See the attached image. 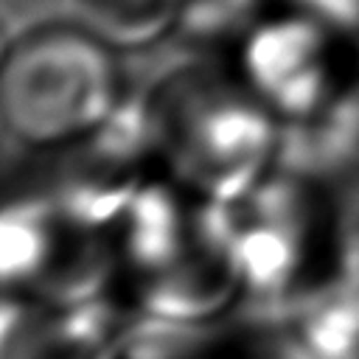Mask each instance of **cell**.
<instances>
[{
    "label": "cell",
    "mask_w": 359,
    "mask_h": 359,
    "mask_svg": "<svg viewBox=\"0 0 359 359\" xmlns=\"http://www.w3.org/2000/svg\"><path fill=\"white\" fill-rule=\"evenodd\" d=\"M154 157L168 177L208 202H241L275 165L278 115L244 84L196 59L143 95Z\"/></svg>",
    "instance_id": "6da1fadb"
},
{
    "label": "cell",
    "mask_w": 359,
    "mask_h": 359,
    "mask_svg": "<svg viewBox=\"0 0 359 359\" xmlns=\"http://www.w3.org/2000/svg\"><path fill=\"white\" fill-rule=\"evenodd\" d=\"M123 98L118 48L81 20H36L6 42L0 112L25 151H53L87 137Z\"/></svg>",
    "instance_id": "7a4b0ae2"
},
{
    "label": "cell",
    "mask_w": 359,
    "mask_h": 359,
    "mask_svg": "<svg viewBox=\"0 0 359 359\" xmlns=\"http://www.w3.org/2000/svg\"><path fill=\"white\" fill-rule=\"evenodd\" d=\"M331 39L334 31L300 8L266 17L238 45L241 79L278 121H311L337 98Z\"/></svg>",
    "instance_id": "3957f363"
},
{
    "label": "cell",
    "mask_w": 359,
    "mask_h": 359,
    "mask_svg": "<svg viewBox=\"0 0 359 359\" xmlns=\"http://www.w3.org/2000/svg\"><path fill=\"white\" fill-rule=\"evenodd\" d=\"M196 205H185L174 182H143L121 219V264L146 278L171 264L191 241Z\"/></svg>",
    "instance_id": "277c9868"
},
{
    "label": "cell",
    "mask_w": 359,
    "mask_h": 359,
    "mask_svg": "<svg viewBox=\"0 0 359 359\" xmlns=\"http://www.w3.org/2000/svg\"><path fill=\"white\" fill-rule=\"evenodd\" d=\"M121 264V250L98 227H79L62 219L56 244L36 280L22 292L48 309H67L107 294Z\"/></svg>",
    "instance_id": "5b68a950"
},
{
    "label": "cell",
    "mask_w": 359,
    "mask_h": 359,
    "mask_svg": "<svg viewBox=\"0 0 359 359\" xmlns=\"http://www.w3.org/2000/svg\"><path fill=\"white\" fill-rule=\"evenodd\" d=\"M292 325L320 359H359V278L320 286L294 309Z\"/></svg>",
    "instance_id": "8992f818"
},
{
    "label": "cell",
    "mask_w": 359,
    "mask_h": 359,
    "mask_svg": "<svg viewBox=\"0 0 359 359\" xmlns=\"http://www.w3.org/2000/svg\"><path fill=\"white\" fill-rule=\"evenodd\" d=\"M185 0H70L76 20L112 48H143L174 34Z\"/></svg>",
    "instance_id": "52a82bcc"
},
{
    "label": "cell",
    "mask_w": 359,
    "mask_h": 359,
    "mask_svg": "<svg viewBox=\"0 0 359 359\" xmlns=\"http://www.w3.org/2000/svg\"><path fill=\"white\" fill-rule=\"evenodd\" d=\"M222 328L210 323H188L137 311L115 348V359H213Z\"/></svg>",
    "instance_id": "ba28073f"
},
{
    "label": "cell",
    "mask_w": 359,
    "mask_h": 359,
    "mask_svg": "<svg viewBox=\"0 0 359 359\" xmlns=\"http://www.w3.org/2000/svg\"><path fill=\"white\" fill-rule=\"evenodd\" d=\"M264 0H185L174 25L177 42L194 50H213L238 42L264 20Z\"/></svg>",
    "instance_id": "9c48e42d"
},
{
    "label": "cell",
    "mask_w": 359,
    "mask_h": 359,
    "mask_svg": "<svg viewBox=\"0 0 359 359\" xmlns=\"http://www.w3.org/2000/svg\"><path fill=\"white\" fill-rule=\"evenodd\" d=\"M238 359H320L294 331L292 323L244 311L233 331Z\"/></svg>",
    "instance_id": "30bf717a"
},
{
    "label": "cell",
    "mask_w": 359,
    "mask_h": 359,
    "mask_svg": "<svg viewBox=\"0 0 359 359\" xmlns=\"http://www.w3.org/2000/svg\"><path fill=\"white\" fill-rule=\"evenodd\" d=\"M53 309L28 294L6 292L3 303V359H39Z\"/></svg>",
    "instance_id": "8fae6325"
},
{
    "label": "cell",
    "mask_w": 359,
    "mask_h": 359,
    "mask_svg": "<svg viewBox=\"0 0 359 359\" xmlns=\"http://www.w3.org/2000/svg\"><path fill=\"white\" fill-rule=\"evenodd\" d=\"M323 132L334 157L359 165V84L331 101Z\"/></svg>",
    "instance_id": "7c38bea8"
},
{
    "label": "cell",
    "mask_w": 359,
    "mask_h": 359,
    "mask_svg": "<svg viewBox=\"0 0 359 359\" xmlns=\"http://www.w3.org/2000/svg\"><path fill=\"white\" fill-rule=\"evenodd\" d=\"M294 8L311 14L334 34H359V0H292Z\"/></svg>",
    "instance_id": "4fadbf2b"
},
{
    "label": "cell",
    "mask_w": 359,
    "mask_h": 359,
    "mask_svg": "<svg viewBox=\"0 0 359 359\" xmlns=\"http://www.w3.org/2000/svg\"><path fill=\"white\" fill-rule=\"evenodd\" d=\"M39 3H45V0H3V11H6V22L11 25V22L17 20V14H25V11H31L34 6H39Z\"/></svg>",
    "instance_id": "5bb4252c"
}]
</instances>
